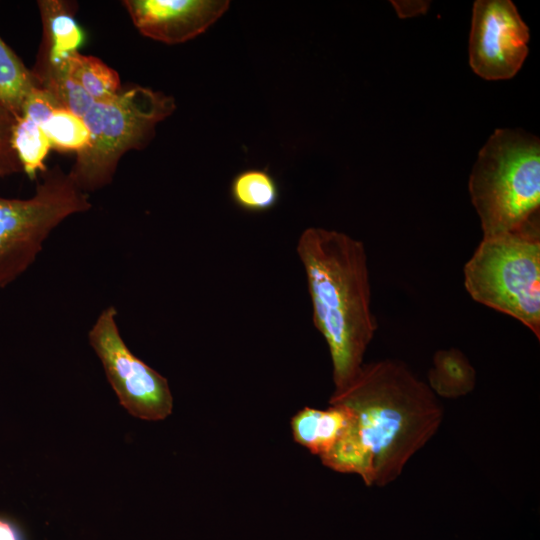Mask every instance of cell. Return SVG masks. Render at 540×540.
<instances>
[{"label": "cell", "mask_w": 540, "mask_h": 540, "mask_svg": "<svg viewBox=\"0 0 540 540\" xmlns=\"http://www.w3.org/2000/svg\"><path fill=\"white\" fill-rule=\"evenodd\" d=\"M329 404L352 414L345 436L323 457L322 464L361 477L367 486L384 487L435 435L443 408L428 384L401 361L384 359L363 364Z\"/></svg>", "instance_id": "1"}, {"label": "cell", "mask_w": 540, "mask_h": 540, "mask_svg": "<svg viewBox=\"0 0 540 540\" xmlns=\"http://www.w3.org/2000/svg\"><path fill=\"white\" fill-rule=\"evenodd\" d=\"M296 251L304 267L313 322L324 337L333 368L334 391L344 389L363 365L377 330L364 244L336 230L305 229Z\"/></svg>", "instance_id": "2"}, {"label": "cell", "mask_w": 540, "mask_h": 540, "mask_svg": "<svg viewBox=\"0 0 540 540\" xmlns=\"http://www.w3.org/2000/svg\"><path fill=\"white\" fill-rule=\"evenodd\" d=\"M468 187L483 237L539 219V138L521 129L495 130L479 151Z\"/></svg>", "instance_id": "3"}, {"label": "cell", "mask_w": 540, "mask_h": 540, "mask_svg": "<svg viewBox=\"0 0 540 540\" xmlns=\"http://www.w3.org/2000/svg\"><path fill=\"white\" fill-rule=\"evenodd\" d=\"M175 109L173 97L140 85L122 88L107 101L93 99L81 116L90 143L68 172L74 183L87 194L109 185L121 158L147 146L158 123Z\"/></svg>", "instance_id": "4"}, {"label": "cell", "mask_w": 540, "mask_h": 540, "mask_svg": "<svg viewBox=\"0 0 540 540\" xmlns=\"http://www.w3.org/2000/svg\"><path fill=\"white\" fill-rule=\"evenodd\" d=\"M470 297L515 318L540 339L539 219L483 237L463 268Z\"/></svg>", "instance_id": "5"}, {"label": "cell", "mask_w": 540, "mask_h": 540, "mask_svg": "<svg viewBox=\"0 0 540 540\" xmlns=\"http://www.w3.org/2000/svg\"><path fill=\"white\" fill-rule=\"evenodd\" d=\"M27 199L0 196V289L36 261L52 231L67 218L89 211V194L60 166L41 174Z\"/></svg>", "instance_id": "6"}, {"label": "cell", "mask_w": 540, "mask_h": 540, "mask_svg": "<svg viewBox=\"0 0 540 540\" xmlns=\"http://www.w3.org/2000/svg\"><path fill=\"white\" fill-rule=\"evenodd\" d=\"M116 317L114 306L103 309L88 332L89 343L120 404L137 418L163 420L173 409L168 381L127 347Z\"/></svg>", "instance_id": "7"}, {"label": "cell", "mask_w": 540, "mask_h": 540, "mask_svg": "<svg viewBox=\"0 0 540 540\" xmlns=\"http://www.w3.org/2000/svg\"><path fill=\"white\" fill-rule=\"evenodd\" d=\"M529 29L509 0H477L472 10L469 64L486 80L512 78L528 54Z\"/></svg>", "instance_id": "8"}, {"label": "cell", "mask_w": 540, "mask_h": 540, "mask_svg": "<svg viewBox=\"0 0 540 540\" xmlns=\"http://www.w3.org/2000/svg\"><path fill=\"white\" fill-rule=\"evenodd\" d=\"M132 23L145 37L178 44L205 32L228 9L227 0H125Z\"/></svg>", "instance_id": "9"}, {"label": "cell", "mask_w": 540, "mask_h": 540, "mask_svg": "<svg viewBox=\"0 0 540 540\" xmlns=\"http://www.w3.org/2000/svg\"><path fill=\"white\" fill-rule=\"evenodd\" d=\"M37 4L43 35L34 65H57L78 51L85 41V33L74 17L75 3L40 0Z\"/></svg>", "instance_id": "10"}, {"label": "cell", "mask_w": 540, "mask_h": 540, "mask_svg": "<svg viewBox=\"0 0 540 540\" xmlns=\"http://www.w3.org/2000/svg\"><path fill=\"white\" fill-rule=\"evenodd\" d=\"M351 423L347 407L329 404L326 409L304 407L292 417L290 425L294 441L321 458L345 436Z\"/></svg>", "instance_id": "11"}, {"label": "cell", "mask_w": 540, "mask_h": 540, "mask_svg": "<svg viewBox=\"0 0 540 540\" xmlns=\"http://www.w3.org/2000/svg\"><path fill=\"white\" fill-rule=\"evenodd\" d=\"M429 388L437 396L458 398L470 393L476 372L463 352L456 348L438 350L428 373Z\"/></svg>", "instance_id": "12"}, {"label": "cell", "mask_w": 540, "mask_h": 540, "mask_svg": "<svg viewBox=\"0 0 540 540\" xmlns=\"http://www.w3.org/2000/svg\"><path fill=\"white\" fill-rule=\"evenodd\" d=\"M59 64L96 101L110 100L123 88L119 74L95 56L82 55L77 51Z\"/></svg>", "instance_id": "13"}, {"label": "cell", "mask_w": 540, "mask_h": 540, "mask_svg": "<svg viewBox=\"0 0 540 540\" xmlns=\"http://www.w3.org/2000/svg\"><path fill=\"white\" fill-rule=\"evenodd\" d=\"M36 86L39 85L31 69L0 37V105L17 119L27 96Z\"/></svg>", "instance_id": "14"}, {"label": "cell", "mask_w": 540, "mask_h": 540, "mask_svg": "<svg viewBox=\"0 0 540 540\" xmlns=\"http://www.w3.org/2000/svg\"><path fill=\"white\" fill-rule=\"evenodd\" d=\"M230 195L233 202L248 212H263L279 200V188L274 177L264 169H246L232 179Z\"/></svg>", "instance_id": "15"}, {"label": "cell", "mask_w": 540, "mask_h": 540, "mask_svg": "<svg viewBox=\"0 0 540 540\" xmlns=\"http://www.w3.org/2000/svg\"><path fill=\"white\" fill-rule=\"evenodd\" d=\"M11 146L22 171L30 180H37L38 173L47 170L45 159L51 145L41 125L24 116L15 119Z\"/></svg>", "instance_id": "16"}, {"label": "cell", "mask_w": 540, "mask_h": 540, "mask_svg": "<svg viewBox=\"0 0 540 540\" xmlns=\"http://www.w3.org/2000/svg\"><path fill=\"white\" fill-rule=\"evenodd\" d=\"M51 148L58 151H75L88 147L91 134L83 119L64 108L55 109L41 126Z\"/></svg>", "instance_id": "17"}, {"label": "cell", "mask_w": 540, "mask_h": 540, "mask_svg": "<svg viewBox=\"0 0 540 540\" xmlns=\"http://www.w3.org/2000/svg\"><path fill=\"white\" fill-rule=\"evenodd\" d=\"M15 119L0 105V177L21 172V166L11 146Z\"/></svg>", "instance_id": "18"}, {"label": "cell", "mask_w": 540, "mask_h": 540, "mask_svg": "<svg viewBox=\"0 0 540 540\" xmlns=\"http://www.w3.org/2000/svg\"><path fill=\"white\" fill-rule=\"evenodd\" d=\"M57 108L60 107L55 97L47 89L36 86L27 96L20 116L42 126Z\"/></svg>", "instance_id": "19"}, {"label": "cell", "mask_w": 540, "mask_h": 540, "mask_svg": "<svg viewBox=\"0 0 540 540\" xmlns=\"http://www.w3.org/2000/svg\"><path fill=\"white\" fill-rule=\"evenodd\" d=\"M0 540H21L19 531L9 521L0 518Z\"/></svg>", "instance_id": "20"}]
</instances>
